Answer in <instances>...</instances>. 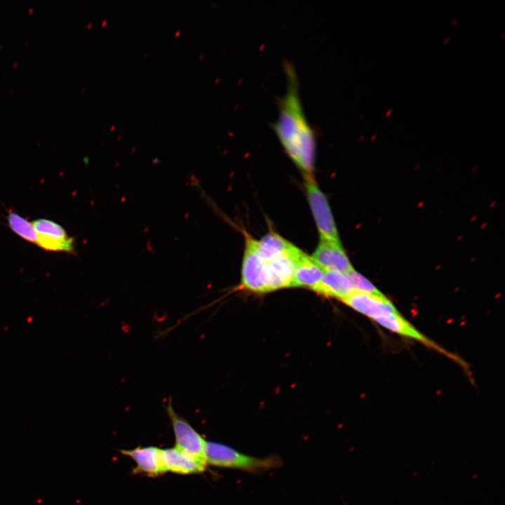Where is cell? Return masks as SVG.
Listing matches in <instances>:
<instances>
[{
  "instance_id": "ffe728a7",
  "label": "cell",
  "mask_w": 505,
  "mask_h": 505,
  "mask_svg": "<svg viewBox=\"0 0 505 505\" xmlns=\"http://www.w3.org/2000/svg\"><path fill=\"white\" fill-rule=\"evenodd\" d=\"M457 21H458V20H457V18L454 19V20L452 22L451 25H452V27H454V25H457Z\"/></svg>"
},
{
  "instance_id": "3957f363",
  "label": "cell",
  "mask_w": 505,
  "mask_h": 505,
  "mask_svg": "<svg viewBox=\"0 0 505 505\" xmlns=\"http://www.w3.org/2000/svg\"><path fill=\"white\" fill-rule=\"evenodd\" d=\"M166 410L174 432L175 447L208 466L206 454L207 441L185 419L175 412L170 398Z\"/></svg>"
},
{
  "instance_id": "9a60e30c",
  "label": "cell",
  "mask_w": 505,
  "mask_h": 505,
  "mask_svg": "<svg viewBox=\"0 0 505 505\" xmlns=\"http://www.w3.org/2000/svg\"><path fill=\"white\" fill-rule=\"evenodd\" d=\"M293 245L275 233H269L261 240L256 241L258 255L264 260H271L288 252Z\"/></svg>"
},
{
  "instance_id": "d6986e66",
  "label": "cell",
  "mask_w": 505,
  "mask_h": 505,
  "mask_svg": "<svg viewBox=\"0 0 505 505\" xmlns=\"http://www.w3.org/2000/svg\"><path fill=\"white\" fill-rule=\"evenodd\" d=\"M450 36H447V37L444 39L443 43H444V44H446L447 42L450 41Z\"/></svg>"
},
{
  "instance_id": "7a4b0ae2",
  "label": "cell",
  "mask_w": 505,
  "mask_h": 505,
  "mask_svg": "<svg viewBox=\"0 0 505 505\" xmlns=\"http://www.w3.org/2000/svg\"><path fill=\"white\" fill-rule=\"evenodd\" d=\"M206 454L207 465L249 471L268 469L276 466L278 462L275 458L255 457L243 454L226 445L213 441H207Z\"/></svg>"
},
{
  "instance_id": "7c38bea8",
  "label": "cell",
  "mask_w": 505,
  "mask_h": 505,
  "mask_svg": "<svg viewBox=\"0 0 505 505\" xmlns=\"http://www.w3.org/2000/svg\"><path fill=\"white\" fill-rule=\"evenodd\" d=\"M325 270L301 250L295 257L292 286L308 287L313 290L321 282Z\"/></svg>"
},
{
  "instance_id": "8992f818",
  "label": "cell",
  "mask_w": 505,
  "mask_h": 505,
  "mask_svg": "<svg viewBox=\"0 0 505 505\" xmlns=\"http://www.w3.org/2000/svg\"><path fill=\"white\" fill-rule=\"evenodd\" d=\"M36 234V244L46 251L75 252L74 238L69 236L59 224L47 219H37L32 222Z\"/></svg>"
},
{
  "instance_id": "2e32d148",
  "label": "cell",
  "mask_w": 505,
  "mask_h": 505,
  "mask_svg": "<svg viewBox=\"0 0 505 505\" xmlns=\"http://www.w3.org/2000/svg\"><path fill=\"white\" fill-rule=\"evenodd\" d=\"M10 229L24 240L36 244V234L34 227L27 219L10 211L6 217Z\"/></svg>"
},
{
  "instance_id": "ba28073f",
  "label": "cell",
  "mask_w": 505,
  "mask_h": 505,
  "mask_svg": "<svg viewBox=\"0 0 505 505\" xmlns=\"http://www.w3.org/2000/svg\"><path fill=\"white\" fill-rule=\"evenodd\" d=\"M299 250L293 245L288 252L271 260H264L268 292L292 285L295 257Z\"/></svg>"
},
{
  "instance_id": "30bf717a",
  "label": "cell",
  "mask_w": 505,
  "mask_h": 505,
  "mask_svg": "<svg viewBox=\"0 0 505 505\" xmlns=\"http://www.w3.org/2000/svg\"><path fill=\"white\" fill-rule=\"evenodd\" d=\"M342 301L372 321L377 317L398 311L384 295L379 296L354 292Z\"/></svg>"
},
{
  "instance_id": "6da1fadb",
  "label": "cell",
  "mask_w": 505,
  "mask_h": 505,
  "mask_svg": "<svg viewBox=\"0 0 505 505\" xmlns=\"http://www.w3.org/2000/svg\"><path fill=\"white\" fill-rule=\"evenodd\" d=\"M283 67L286 87L283 95L277 97L278 114L271 128L292 161L305 175L312 176L316 158V132L302 105L298 75L293 63L286 60Z\"/></svg>"
},
{
  "instance_id": "5bb4252c",
  "label": "cell",
  "mask_w": 505,
  "mask_h": 505,
  "mask_svg": "<svg viewBox=\"0 0 505 505\" xmlns=\"http://www.w3.org/2000/svg\"><path fill=\"white\" fill-rule=\"evenodd\" d=\"M326 297L342 299L354 292L346 274L333 271H325L319 284L314 290Z\"/></svg>"
},
{
  "instance_id": "9c48e42d",
  "label": "cell",
  "mask_w": 505,
  "mask_h": 505,
  "mask_svg": "<svg viewBox=\"0 0 505 505\" xmlns=\"http://www.w3.org/2000/svg\"><path fill=\"white\" fill-rule=\"evenodd\" d=\"M311 258L325 271L346 274L354 270L339 241L321 238Z\"/></svg>"
},
{
  "instance_id": "8fae6325",
  "label": "cell",
  "mask_w": 505,
  "mask_h": 505,
  "mask_svg": "<svg viewBox=\"0 0 505 505\" xmlns=\"http://www.w3.org/2000/svg\"><path fill=\"white\" fill-rule=\"evenodd\" d=\"M120 452L135 462L134 473L157 477L166 473L161 460V449L157 447L140 446L132 450H121Z\"/></svg>"
},
{
  "instance_id": "277c9868",
  "label": "cell",
  "mask_w": 505,
  "mask_h": 505,
  "mask_svg": "<svg viewBox=\"0 0 505 505\" xmlns=\"http://www.w3.org/2000/svg\"><path fill=\"white\" fill-rule=\"evenodd\" d=\"M304 184L321 238L339 242L337 230L326 197L317 186L313 176L305 175Z\"/></svg>"
},
{
  "instance_id": "5b68a950",
  "label": "cell",
  "mask_w": 505,
  "mask_h": 505,
  "mask_svg": "<svg viewBox=\"0 0 505 505\" xmlns=\"http://www.w3.org/2000/svg\"><path fill=\"white\" fill-rule=\"evenodd\" d=\"M241 285L251 292H268L265 261L257 253L256 240L247 234L242 262Z\"/></svg>"
},
{
  "instance_id": "4fadbf2b",
  "label": "cell",
  "mask_w": 505,
  "mask_h": 505,
  "mask_svg": "<svg viewBox=\"0 0 505 505\" xmlns=\"http://www.w3.org/2000/svg\"><path fill=\"white\" fill-rule=\"evenodd\" d=\"M161 460L166 472L183 475L202 473L207 466L175 447L161 449Z\"/></svg>"
},
{
  "instance_id": "e0dca14e",
  "label": "cell",
  "mask_w": 505,
  "mask_h": 505,
  "mask_svg": "<svg viewBox=\"0 0 505 505\" xmlns=\"http://www.w3.org/2000/svg\"><path fill=\"white\" fill-rule=\"evenodd\" d=\"M346 275L351 281L354 292L379 296L384 295L370 281L354 269L346 274Z\"/></svg>"
},
{
  "instance_id": "52a82bcc",
  "label": "cell",
  "mask_w": 505,
  "mask_h": 505,
  "mask_svg": "<svg viewBox=\"0 0 505 505\" xmlns=\"http://www.w3.org/2000/svg\"><path fill=\"white\" fill-rule=\"evenodd\" d=\"M373 321L389 331L422 343L429 348L434 349L440 354L451 358L456 362L459 361V359L454 354H450L422 334L408 320H406L399 313V311L377 317Z\"/></svg>"
},
{
  "instance_id": "ac0fdd59",
  "label": "cell",
  "mask_w": 505,
  "mask_h": 505,
  "mask_svg": "<svg viewBox=\"0 0 505 505\" xmlns=\"http://www.w3.org/2000/svg\"><path fill=\"white\" fill-rule=\"evenodd\" d=\"M391 112H392V109H388V110L386 112V114H385L386 117H388V116L391 114Z\"/></svg>"
},
{
  "instance_id": "44dd1931",
  "label": "cell",
  "mask_w": 505,
  "mask_h": 505,
  "mask_svg": "<svg viewBox=\"0 0 505 505\" xmlns=\"http://www.w3.org/2000/svg\"><path fill=\"white\" fill-rule=\"evenodd\" d=\"M504 36H505V34H502V38H501L502 39H504Z\"/></svg>"
}]
</instances>
